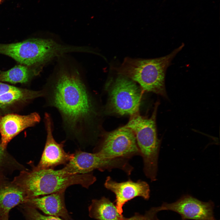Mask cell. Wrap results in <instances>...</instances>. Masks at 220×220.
<instances>
[{
    "label": "cell",
    "mask_w": 220,
    "mask_h": 220,
    "mask_svg": "<svg viewBox=\"0 0 220 220\" xmlns=\"http://www.w3.org/2000/svg\"><path fill=\"white\" fill-rule=\"evenodd\" d=\"M42 90L46 106L59 113L68 137L81 143L88 141L97 113L91 93L78 72L60 71Z\"/></svg>",
    "instance_id": "6da1fadb"
},
{
    "label": "cell",
    "mask_w": 220,
    "mask_h": 220,
    "mask_svg": "<svg viewBox=\"0 0 220 220\" xmlns=\"http://www.w3.org/2000/svg\"><path fill=\"white\" fill-rule=\"evenodd\" d=\"M96 180L95 177L91 173L69 174L61 169H38L35 167L29 172H22L14 182L25 192L30 199L64 192L68 187L75 185L88 188Z\"/></svg>",
    "instance_id": "7a4b0ae2"
},
{
    "label": "cell",
    "mask_w": 220,
    "mask_h": 220,
    "mask_svg": "<svg viewBox=\"0 0 220 220\" xmlns=\"http://www.w3.org/2000/svg\"><path fill=\"white\" fill-rule=\"evenodd\" d=\"M184 46L182 43L169 54L159 58L143 59L126 57L116 70L120 75L138 83L142 90L167 97L165 85L167 69Z\"/></svg>",
    "instance_id": "3957f363"
},
{
    "label": "cell",
    "mask_w": 220,
    "mask_h": 220,
    "mask_svg": "<svg viewBox=\"0 0 220 220\" xmlns=\"http://www.w3.org/2000/svg\"><path fill=\"white\" fill-rule=\"evenodd\" d=\"M157 105H156L150 117H145L138 113L131 116L125 125L135 135L143 160L145 174L152 181L156 180L160 145L156 123Z\"/></svg>",
    "instance_id": "277c9868"
},
{
    "label": "cell",
    "mask_w": 220,
    "mask_h": 220,
    "mask_svg": "<svg viewBox=\"0 0 220 220\" xmlns=\"http://www.w3.org/2000/svg\"><path fill=\"white\" fill-rule=\"evenodd\" d=\"M0 54L33 68L53 59L55 55L56 48L50 39L33 38L16 43H0Z\"/></svg>",
    "instance_id": "5b68a950"
},
{
    "label": "cell",
    "mask_w": 220,
    "mask_h": 220,
    "mask_svg": "<svg viewBox=\"0 0 220 220\" xmlns=\"http://www.w3.org/2000/svg\"><path fill=\"white\" fill-rule=\"evenodd\" d=\"M142 89L130 79L120 75L109 92L108 106L113 113L132 116L138 113Z\"/></svg>",
    "instance_id": "8992f818"
},
{
    "label": "cell",
    "mask_w": 220,
    "mask_h": 220,
    "mask_svg": "<svg viewBox=\"0 0 220 220\" xmlns=\"http://www.w3.org/2000/svg\"><path fill=\"white\" fill-rule=\"evenodd\" d=\"M74 154L73 158L61 169L68 174H83L95 169L103 171L119 168L130 174L133 169L126 159H109L97 152L90 153L79 150Z\"/></svg>",
    "instance_id": "52a82bcc"
},
{
    "label": "cell",
    "mask_w": 220,
    "mask_h": 220,
    "mask_svg": "<svg viewBox=\"0 0 220 220\" xmlns=\"http://www.w3.org/2000/svg\"><path fill=\"white\" fill-rule=\"evenodd\" d=\"M97 152L110 159H127L140 154L134 133L126 126L105 135Z\"/></svg>",
    "instance_id": "ba28073f"
},
{
    "label": "cell",
    "mask_w": 220,
    "mask_h": 220,
    "mask_svg": "<svg viewBox=\"0 0 220 220\" xmlns=\"http://www.w3.org/2000/svg\"><path fill=\"white\" fill-rule=\"evenodd\" d=\"M214 206L211 201L204 202L186 195L174 203H164L160 206L155 208L158 212L169 210L177 213L181 215L182 220H215Z\"/></svg>",
    "instance_id": "9c48e42d"
},
{
    "label": "cell",
    "mask_w": 220,
    "mask_h": 220,
    "mask_svg": "<svg viewBox=\"0 0 220 220\" xmlns=\"http://www.w3.org/2000/svg\"><path fill=\"white\" fill-rule=\"evenodd\" d=\"M44 122L46 133L45 146L41 159L36 167L38 169H54L57 166L66 164L74 156V153L64 150V141L57 143L53 135V123L51 115L45 113Z\"/></svg>",
    "instance_id": "30bf717a"
},
{
    "label": "cell",
    "mask_w": 220,
    "mask_h": 220,
    "mask_svg": "<svg viewBox=\"0 0 220 220\" xmlns=\"http://www.w3.org/2000/svg\"><path fill=\"white\" fill-rule=\"evenodd\" d=\"M105 187L111 190L116 196V207L118 212L122 215L123 205L129 200L137 196L148 200L150 196V188L145 182L139 180L134 182L130 180L118 182L110 177H107L104 183Z\"/></svg>",
    "instance_id": "8fae6325"
},
{
    "label": "cell",
    "mask_w": 220,
    "mask_h": 220,
    "mask_svg": "<svg viewBox=\"0 0 220 220\" xmlns=\"http://www.w3.org/2000/svg\"><path fill=\"white\" fill-rule=\"evenodd\" d=\"M41 120L39 114L34 112L27 115L9 113L0 116V144L6 149L8 143L25 129L38 123Z\"/></svg>",
    "instance_id": "7c38bea8"
},
{
    "label": "cell",
    "mask_w": 220,
    "mask_h": 220,
    "mask_svg": "<svg viewBox=\"0 0 220 220\" xmlns=\"http://www.w3.org/2000/svg\"><path fill=\"white\" fill-rule=\"evenodd\" d=\"M43 96L42 90L22 88L0 82V114L9 111L17 105Z\"/></svg>",
    "instance_id": "4fadbf2b"
},
{
    "label": "cell",
    "mask_w": 220,
    "mask_h": 220,
    "mask_svg": "<svg viewBox=\"0 0 220 220\" xmlns=\"http://www.w3.org/2000/svg\"><path fill=\"white\" fill-rule=\"evenodd\" d=\"M64 192L53 193L28 199L31 206L39 209L47 215L71 220L65 205Z\"/></svg>",
    "instance_id": "5bb4252c"
},
{
    "label": "cell",
    "mask_w": 220,
    "mask_h": 220,
    "mask_svg": "<svg viewBox=\"0 0 220 220\" xmlns=\"http://www.w3.org/2000/svg\"><path fill=\"white\" fill-rule=\"evenodd\" d=\"M28 198L25 192L18 186L7 185L0 188V217L9 214L13 208L27 202Z\"/></svg>",
    "instance_id": "9a60e30c"
},
{
    "label": "cell",
    "mask_w": 220,
    "mask_h": 220,
    "mask_svg": "<svg viewBox=\"0 0 220 220\" xmlns=\"http://www.w3.org/2000/svg\"><path fill=\"white\" fill-rule=\"evenodd\" d=\"M89 216L98 220H126L109 199L103 197L94 199L89 207Z\"/></svg>",
    "instance_id": "2e32d148"
},
{
    "label": "cell",
    "mask_w": 220,
    "mask_h": 220,
    "mask_svg": "<svg viewBox=\"0 0 220 220\" xmlns=\"http://www.w3.org/2000/svg\"><path fill=\"white\" fill-rule=\"evenodd\" d=\"M33 68L22 64L15 65L6 71H0V82L26 83L38 72Z\"/></svg>",
    "instance_id": "e0dca14e"
},
{
    "label": "cell",
    "mask_w": 220,
    "mask_h": 220,
    "mask_svg": "<svg viewBox=\"0 0 220 220\" xmlns=\"http://www.w3.org/2000/svg\"><path fill=\"white\" fill-rule=\"evenodd\" d=\"M26 210L29 220H62L57 217L43 215L31 206L27 207Z\"/></svg>",
    "instance_id": "ac0fdd59"
},
{
    "label": "cell",
    "mask_w": 220,
    "mask_h": 220,
    "mask_svg": "<svg viewBox=\"0 0 220 220\" xmlns=\"http://www.w3.org/2000/svg\"><path fill=\"white\" fill-rule=\"evenodd\" d=\"M0 144V170L7 164L9 156L7 152Z\"/></svg>",
    "instance_id": "d6986e66"
},
{
    "label": "cell",
    "mask_w": 220,
    "mask_h": 220,
    "mask_svg": "<svg viewBox=\"0 0 220 220\" xmlns=\"http://www.w3.org/2000/svg\"><path fill=\"white\" fill-rule=\"evenodd\" d=\"M157 212L154 208H152L145 216L144 220H159L156 215Z\"/></svg>",
    "instance_id": "ffe728a7"
},
{
    "label": "cell",
    "mask_w": 220,
    "mask_h": 220,
    "mask_svg": "<svg viewBox=\"0 0 220 220\" xmlns=\"http://www.w3.org/2000/svg\"><path fill=\"white\" fill-rule=\"evenodd\" d=\"M145 216H143L137 214L134 216L130 218H127L126 220H144Z\"/></svg>",
    "instance_id": "44dd1931"
},
{
    "label": "cell",
    "mask_w": 220,
    "mask_h": 220,
    "mask_svg": "<svg viewBox=\"0 0 220 220\" xmlns=\"http://www.w3.org/2000/svg\"><path fill=\"white\" fill-rule=\"evenodd\" d=\"M1 218L2 220H8V214L3 215Z\"/></svg>",
    "instance_id": "7402d4cb"
},
{
    "label": "cell",
    "mask_w": 220,
    "mask_h": 220,
    "mask_svg": "<svg viewBox=\"0 0 220 220\" xmlns=\"http://www.w3.org/2000/svg\"><path fill=\"white\" fill-rule=\"evenodd\" d=\"M1 0H0V1Z\"/></svg>",
    "instance_id": "603a6c76"
},
{
    "label": "cell",
    "mask_w": 220,
    "mask_h": 220,
    "mask_svg": "<svg viewBox=\"0 0 220 220\" xmlns=\"http://www.w3.org/2000/svg\"></svg>",
    "instance_id": "cb8c5ba5"
},
{
    "label": "cell",
    "mask_w": 220,
    "mask_h": 220,
    "mask_svg": "<svg viewBox=\"0 0 220 220\" xmlns=\"http://www.w3.org/2000/svg\"></svg>",
    "instance_id": "d4e9b609"
}]
</instances>
